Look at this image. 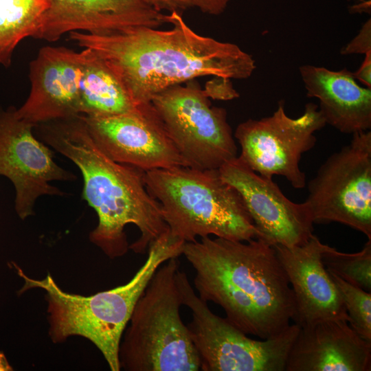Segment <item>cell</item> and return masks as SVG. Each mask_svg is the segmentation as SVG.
<instances>
[{
	"label": "cell",
	"instance_id": "20",
	"mask_svg": "<svg viewBox=\"0 0 371 371\" xmlns=\"http://www.w3.org/2000/svg\"><path fill=\"white\" fill-rule=\"evenodd\" d=\"M50 0H0V65L8 67L16 46L34 38Z\"/></svg>",
	"mask_w": 371,
	"mask_h": 371
},
{
	"label": "cell",
	"instance_id": "12",
	"mask_svg": "<svg viewBox=\"0 0 371 371\" xmlns=\"http://www.w3.org/2000/svg\"><path fill=\"white\" fill-rule=\"evenodd\" d=\"M80 115L97 144L115 161L144 172L188 167L151 102L128 113Z\"/></svg>",
	"mask_w": 371,
	"mask_h": 371
},
{
	"label": "cell",
	"instance_id": "7",
	"mask_svg": "<svg viewBox=\"0 0 371 371\" xmlns=\"http://www.w3.org/2000/svg\"><path fill=\"white\" fill-rule=\"evenodd\" d=\"M176 281L182 305L192 311L187 325L203 371H285L290 350L300 326L291 324L273 338L256 340L215 315L194 292L187 274L179 270Z\"/></svg>",
	"mask_w": 371,
	"mask_h": 371
},
{
	"label": "cell",
	"instance_id": "6",
	"mask_svg": "<svg viewBox=\"0 0 371 371\" xmlns=\"http://www.w3.org/2000/svg\"><path fill=\"white\" fill-rule=\"evenodd\" d=\"M177 258L154 273L137 302L119 347L126 371H198L200 359L180 315Z\"/></svg>",
	"mask_w": 371,
	"mask_h": 371
},
{
	"label": "cell",
	"instance_id": "14",
	"mask_svg": "<svg viewBox=\"0 0 371 371\" xmlns=\"http://www.w3.org/2000/svg\"><path fill=\"white\" fill-rule=\"evenodd\" d=\"M87 49L45 46L30 64V94L16 115L36 125L80 115V84Z\"/></svg>",
	"mask_w": 371,
	"mask_h": 371
},
{
	"label": "cell",
	"instance_id": "21",
	"mask_svg": "<svg viewBox=\"0 0 371 371\" xmlns=\"http://www.w3.org/2000/svg\"><path fill=\"white\" fill-rule=\"evenodd\" d=\"M322 262L330 271L345 281L371 291V240L356 253H344L329 245L322 254Z\"/></svg>",
	"mask_w": 371,
	"mask_h": 371
},
{
	"label": "cell",
	"instance_id": "17",
	"mask_svg": "<svg viewBox=\"0 0 371 371\" xmlns=\"http://www.w3.org/2000/svg\"><path fill=\"white\" fill-rule=\"evenodd\" d=\"M371 343L345 319H325L300 328L285 371H370Z\"/></svg>",
	"mask_w": 371,
	"mask_h": 371
},
{
	"label": "cell",
	"instance_id": "16",
	"mask_svg": "<svg viewBox=\"0 0 371 371\" xmlns=\"http://www.w3.org/2000/svg\"><path fill=\"white\" fill-rule=\"evenodd\" d=\"M164 23L165 14L144 0H50L34 38L54 42L74 31L102 34Z\"/></svg>",
	"mask_w": 371,
	"mask_h": 371
},
{
	"label": "cell",
	"instance_id": "1",
	"mask_svg": "<svg viewBox=\"0 0 371 371\" xmlns=\"http://www.w3.org/2000/svg\"><path fill=\"white\" fill-rule=\"evenodd\" d=\"M165 21L170 30L140 26L102 34L74 31L69 36L107 62L137 105L199 77L243 80L252 75L255 60L237 45L196 33L177 11L165 14Z\"/></svg>",
	"mask_w": 371,
	"mask_h": 371
},
{
	"label": "cell",
	"instance_id": "23",
	"mask_svg": "<svg viewBox=\"0 0 371 371\" xmlns=\"http://www.w3.org/2000/svg\"><path fill=\"white\" fill-rule=\"evenodd\" d=\"M155 10L169 12L195 9L202 13L218 16L224 12L230 0H144Z\"/></svg>",
	"mask_w": 371,
	"mask_h": 371
},
{
	"label": "cell",
	"instance_id": "27",
	"mask_svg": "<svg viewBox=\"0 0 371 371\" xmlns=\"http://www.w3.org/2000/svg\"><path fill=\"white\" fill-rule=\"evenodd\" d=\"M12 367L10 365L4 353L0 351V371H12Z\"/></svg>",
	"mask_w": 371,
	"mask_h": 371
},
{
	"label": "cell",
	"instance_id": "8",
	"mask_svg": "<svg viewBox=\"0 0 371 371\" xmlns=\"http://www.w3.org/2000/svg\"><path fill=\"white\" fill-rule=\"evenodd\" d=\"M183 84L157 93L150 102L188 167L219 169L238 157L227 111L212 105L196 80Z\"/></svg>",
	"mask_w": 371,
	"mask_h": 371
},
{
	"label": "cell",
	"instance_id": "2",
	"mask_svg": "<svg viewBox=\"0 0 371 371\" xmlns=\"http://www.w3.org/2000/svg\"><path fill=\"white\" fill-rule=\"evenodd\" d=\"M34 131L38 139L80 170L82 199L98 218L89 240L109 258L128 249L144 254L168 229L159 203L146 187L145 172L107 156L80 115L38 124Z\"/></svg>",
	"mask_w": 371,
	"mask_h": 371
},
{
	"label": "cell",
	"instance_id": "15",
	"mask_svg": "<svg viewBox=\"0 0 371 371\" xmlns=\"http://www.w3.org/2000/svg\"><path fill=\"white\" fill-rule=\"evenodd\" d=\"M327 246L314 234L302 245H273L294 293L293 321L301 328L325 319L348 322L341 295L322 262Z\"/></svg>",
	"mask_w": 371,
	"mask_h": 371
},
{
	"label": "cell",
	"instance_id": "24",
	"mask_svg": "<svg viewBox=\"0 0 371 371\" xmlns=\"http://www.w3.org/2000/svg\"><path fill=\"white\" fill-rule=\"evenodd\" d=\"M371 51V19L362 25L357 36L340 51L342 55L365 54Z\"/></svg>",
	"mask_w": 371,
	"mask_h": 371
},
{
	"label": "cell",
	"instance_id": "18",
	"mask_svg": "<svg viewBox=\"0 0 371 371\" xmlns=\"http://www.w3.org/2000/svg\"><path fill=\"white\" fill-rule=\"evenodd\" d=\"M300 73L306 95L319 100L326 124L347 134L370 131L371 88L359 86L352 72L304 65Z\"/></svg>",
	"mask_w": 371,
	"mask_h": 371
},
{
	"label": "cell",
	"instance_id": "13",
	"mask_svg": "<svg viewBox=\"0 0 371 371\" xmlns=\"http://www.w3.org/2000/svg\"><path fill=\"white\" fill-rule=\"evenodd\" d=\"M218 170L240 194L260 239L272 246L292 247L305 244L313 234L306 203L289 199L272 178L256 173L238 157Z\"/></svg>",
	"mask_w": 371,
	"mask_h": 371
},
{
	"label": "cell",
	"instance_id": "9",
	"mask_svg": "<svg viewBox=\"0 0 371 371\" xmlns=\"http://www.w3.org/2000/svg\"><path fill=\"white\" fill-rule=\"evenodd\" d=\"M352 136L318 168L305 202L314 223H342L371 240V131Z\"/></svg>",
	"mask_w": 371,
	"mask_h": 371
},
{
	"label": "cell",
	"instance_id": "10",
	"mask_svg": "<svg viewBox=\"0 0 371 371\" xmlns=\"http://www.w3.org/2000/svg\"><path fill=\"white\" fill-rule=\"evenodd\" d=\"M326 124L317 104H306L303 114L293 118L286 113L284 101H279L271 115L238 125L234 135L240 146L238 157L261 176H282L293 188H303L306 175L300 161L315 146V133Z\"/></svg>",
	"mask_w": 371,
	"mask_h": 371
},
{
	"label": "cell",
	"instance_id": "4",
	"mask_svg": "<svg viewBox=\"0 0 371 371\" xmlns=\"http://www.w3.org/2000/svg\"><path fill=\"white\" fill-rule=\"evenodd\" d=\"M185 243L168 229L150 245L144 263L127 283L89 296L64 291L49 274L43 280L30 278L14 265L24 281L19 293L34 288L45 291L53 343L83 337L99 349L111 371H119L120 344L137 302L156 270L182 255Z\"/></svg>",
	"mask_w": 371,
	"mask_h": 371
},
{
	"label": "cell",
	"instance_id": "11",
	"mask_svg": "<svg viewBox=\"0 0 371 371\" xmlns=\"http://www.w3.org/2000/svg\"><path fill=\"white\" fill-rule=\"evenodd\" d=\"M34 126L19 117L15 109L0 112V175L14 186L15 210L22 220L34 214L41 196L64 195L52 181L77 179L56 164L54 152L34 135Z\"/></svg>",
	"mask_w": 371,
	"mask_h": 371
},
{
	"label": "cell",
	"instance_id": "26",
	"mask_svg": "<svg viewBox=\"0 0 371 371\" xmlns=\"http://www.w3.org/2000/svg\"><path fill=\"white\" fill-rule=\"evenodd\" d=\"M352 75L366 87L371 88V51L365 54V58L359 68Z\"/></svg>",
	"mask_w": 371,
	"mask_h": 371
},
{
	"label": "cell",
	"instance_id": "3",
	"mask_svg": "<svg viewBox=\"0 0 371 371\" xmlns=\"http://www.w3.org/2000/svg\"><path fill=\"white\" fill-rule=\"evenodd\" d=\"M182 255L195 272L199 297L219 305L225 318L247 335L273 338L291 325L294 293L274 248L266 241L205 236L186 243Z\"/></svg>",
	"mask_w": 371,
	"mask_h": 371
},
{
	"label": "cell",
	"instance_id": "19",
	"mask_svg": "<svg viewBox=\"0 0 371 371\" xmlns=\"http://www.w3.org/2000/svg\"><path fill=\"white\" fill-rule=\"evenodd\" d=\"M80 84V115L106 116L128 113L137 105L107 62L88 48Z\"/></svg>",
	"mask_w": 371,
	"mask_h": 371
},
{
	"label": "cell",
	"instance_id": "5",
	"mask_svg": "<svg viewBox=\"0 0 371 371\" xmlns=\"http://www.w3.org/2000/svg\"><path fill=\"white\" fill-rule=\"evenodd\" d=\"M144 181L170 234L185 243L210 235L240 241L260 238L240 194L218 169H155L145 172Z\"/></svg>",
	"mask_w": 371,
	"mask_h": 371
},
{
	"label": "cell",
	"instance_id": "22",
	"mask_svg": "<svg viewBox=\"0 0 371 371\" xmlns=\"http://www.w3.org/2000/svg\"><path fill=\"white\" fill-rule=\"evenodd\" d=\"M343 298L349 325L366 341L371 343V292L353 285L328 271Z\"/></svg>",
	"mask_w": 371,
	"mask_h": 371
},
{
	"label": "cell",
	"instance_id": "25",
	"mask_svg": "<svg viewBox=\"0 0 371 371\" xmlns=\"http://www.w3.org/2000/svg\"><path fill=\"white\" fill-rule=\"evenodd\" d=\"M205 91L209 98L216 100H229L239 96L231 80L220 77H214V80L209 82Z\"/></svg>",
	"mask_w": 371,
	"mask_h": 371
}]
</instances>
